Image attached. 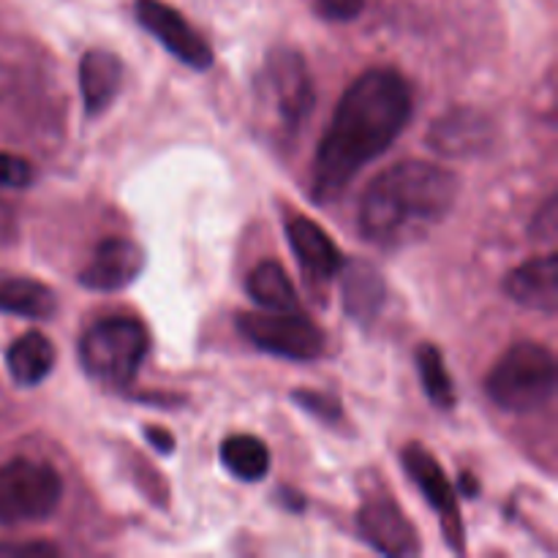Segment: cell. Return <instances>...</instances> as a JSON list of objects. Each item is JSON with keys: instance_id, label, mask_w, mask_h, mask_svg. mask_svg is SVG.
Here are the masks:
<instances>
[{"instance_id": "1", "label": "cell", "mask_w": 558, "mask_h": 558, "mask_svg": "<svg viewBox=\"0 0 558 558\" xmlns=\"http://www.w3.org/2000/svg\"><path fill=\"white\" fill-rule=\"evenodd\" d=\"M412 87L398 71L371 69L349 85L332 112L311 169V199L332 205L357 172L379 158L412 120Z\"/></svg>"}, {"instance_id": "2", "label": "cell", "mask_w": 558, "mask_h": 558, "mask_svg": "<svg viewBox=\"0 0 558 558\" xmlns=\"http://www.w3.org/2000/svg\"><path fill=\"white\" fill-rule=\"evenodd\" d=\"M461 180L428 161H401L371 180L360 202V232L381 248H407L428 238L456 207Z\"/></svg>"}, {"instance_id": "3", "label": "cell", "mask_w": 558, "mask_h": 558, "mask_svg": "<svg viewBox=\"0 0 558 558\" xmlns=\"http://www.w3.org/2000/svg\"><path fill=\"white\" fill-rule=\"evenodd\" d=\"M485 392L505 412L529 414L543 409L556 392V360L539 343H515L485 379Z\"/></svg>"}, {"instance_id": "4", "label": "cell", "mask_w": 558, "mask_h": 558, "mask_svg": "<svg viewBox=\"0 0 558 558\" xmlns=\"http://www.w3.org/2000/svg\"><path fill=\"white\" fill-rule=\"evenodd\" d=\"M150 341L136 319L112 316L82 336L80 363L93 381L107 387H129L140 374Z\"/></svg>"}, {"instance_id": "5", "label": "cell", "mask_w": 558, "mask_h": 558, "mask_svg": "<svg viewBox=\"0 0 558 558\" xmlns=\"http://www.w3.org/2000/svg\"><path fill=\"white\" fill-rule=\"evenodd\" d=\"M265 118L272 120L276 134L292 140L314 109V80L294 49H272L259 74L256 90Z\"/></svg>"}, {"instance_id": "6", "label": "cell", "mask_w": 558, "mask_h": 558, "mask_svg": "<svg viewBox=\"0 0 558 558\" xmlns=\"http://www.w3.org/2000/svg\"><path fill=\"white\" fill-rule=\"evenodd\" d=\"M63 499L60 474L49 463L14 458L0 469V523L25 526L47 521Z\"/></svg>"}, {"instance_id": "7", "label": "cell", "mask_w": 558, "mask_h": 558, "mask_svg": "<svg viewBox=\"0 0 558 558\" xmlns=\"http://www.w3.org/2000/svg\"><path fill=\"white\" fill-rule=\"evenodd\" d=\"M238 330L262 352L294 360V363H311L325 352V332L314 322L292 311L240 314Z\"/></svg>"}, {"instance_id": "8", "label": "cell", "mask_w": 558, "mask_h": 558, "mask_svg": "<svg viewBox=\"0 0 558 558\" xmlns=\"http://www.w3.org/2000/svg\"><path fill=\"white\" fill-rule=\"evenodd\" d=\"M134 11L140 25L145 27L147 33H153V38H156L161 47H167L180 63H185L189 69L196 71L210 69V44L183 20L180 11H174L172 5H167L163 0H136Z\"/></svg>"}, {"instance_id": "9", "label": "cell", "mask_w": 558, "mask_h": 558, "mask_svg": "<svg viewBox=\"0 0 558 558\" xmlns=\"http://www.w3.org/2000/svg\"><path fill=\"white\" fill-rule=\"evenodd\" d=\"M401 461H403V469L409 472V477L414 480V485L423 490L425 501L439 512L441 529H445V539L458 550V554H461L463 550L461 507H458L456 488H452L450 480H447L445 469L439 466V461H436L423 445L403 447Z\"/></svg>"}, {"instance_id": "10", "label": "cell", "mask_w": 558, "mask_h": 558, "mask_svg": "<svg viewBox=\"0 0 558 558\" xmlns=\"http://www.w3.org/2000/svg\"><path fill=\"white\" fill-rule=\"evenodd\" d=\"M357 526L365 543L385 556H420V537L401 507L390 496H371L357 512Z\"/></svg>"}, {"instance_id": "11", "label": "cell", "mask_w": 558, "mask_h": 558, "mask_svg": "<svg viewBox=\"0 0 558 558\" xmlns=\"http://www.w3.org/2000/svg\"><path fill=\"white\" fill-rule=\"evenodd\" d=\"M145 251L129 238H107L93 251V259L80 272V283L93 292H118L145 270Z\"/></svg>"}, {"instance_id": "12", "label": "cell", "mask_w": 558, "mask_h": 558, "mask_svg": "<svg viewBox=\"0 0 558 558\" xmlns=\"http://www.w3.org/2000/svg\"><path fill=\"white\" fill-rule=\"evenodd\" d=\"M428 145L447 158H472L494 145V125L477 109H452L434 123Z\"/></svg>"}, {"instance_id": "13", "label": "cell", "mask_w": 558, "mask_h": 558, "mask_svg": "<svg viewBox=\"0 0 558 558\" xmlns=\"http://www.w3.org/2000/svg\"><path fill=\"white\" fill-rule=\"evenodd\" d=\"M505 292L526 308L556 314L558 308V256L545 254L523 262L505 278Z\"/></svg>"}, {"instance_id": "14", "label": "cell", "mask_w": 558, "mask_h": 558, "mask_svg": "<svg viewBox=\"0 0 558 558\" xmlns=\"http://www.w3.org/2000/svg\"><path fill=\"white\" fill-rule=\"evenodd\" d=\"M287 238L298 259L303 262L305 270L316 278H332L338 276L343 265L341 251L330 240V234L305 216L289 218L287 223Z\"/></svg>"}, {"instance_id": "15", "label": "cell", "mask_w": 558, "mask_h": 558, "mask_svg": "<svg viewBox=\"0 0 558 558\" xmlns=\"http://www.w3.org/2000/svg\"><path fill=\"white\" fill-rule=\"evenodd\" d=\"M123 85V65L107 49H90L80 63V87L87 114L107 112Z\"/></svg>"}, {"instance_id": "16", "label": "cell", "mask_w": 558, "mask_h": 558, "mask_svg": "<svg viewBox=\"0 0 558 558\" xmlns=\"http://www.w3.org/2000/svg\"><path fill=\"white\" fill-rule=\"evenodd\" d=\"M341 278H343V305H347V314L357 322H374L376 314L385 305V281H381V272L376 270L368 262H347L341 265Z\"/></svg>"}, {"instance_id": "17", "label": "cell", "mask_w": 558, "mask_h": 558, "mask_svg": "<svg viewBox=\"0 0 558 558\" xmlns=\"http://www.w3.org/2000/svg\"><path fill=\"white\" fill-rule=\"evenodd\" d=\"M5 368H9V376L14 379V385H41L54 368V347L41 332H25L5 352Z\"/></svg>"}, {"instance_id": "18", "label": "cell", "mask_w": 558, "mask_h": 558, "mask_svg": "<svg viewBox=\"0 0 558 558\" xmlns=\"http://www.w3.org/2000/svg\"><path fill=\"white\" fill-rule=\"evenodd\" d=\"M58 298L49 287L22 276H0V314L25 319H52Z\"/></svg>"}, {"instance_id": "19", "label": "cell", "mask_w": 558, "mask_h": 558, "mask_svg": "<svg viewBox=\"0 0 558 558\" xmlns=\"http://www.w3.org/2000/svg\"><path fill=\"white\" fill-rule=\"evenodd\" d=\"M221 463L229 474L243 483H259L270 472V452L265 441L248 434H234L223 439Z\"/></svg>"}, {"instance_id": "20", "label": "cell", "mask_w": 558, "mask_h": 558, "mask_svg": "<svg viewBox=\"0 0 558 558\" xmlns=\"http://www.w3.org/2000/svg\"><path fill=\"white\" fill-rule=\"evenodd\" d=\"M245 289H248L251 298L259 305H265L267 311L298 308V292H294L287 270H283L278 262H259V265L248 272Z\"/></svg>"}, {"instance_id": "21", "label": "cell", "mask_w": 558, "mask_h": 558, "mask_svg": "<svg viewBox=\"0 0 558 558\" xmlns=\"http://www.w3.org/2000/svg\"><path fill=\"white\" fill-rule=\"evenodd\" d=\"M417 371L420 379H423V390L430 401L439 409H452L458 403L456 385H452V376L447 374L445 360H441V352L434 347V343H423L417 349Z\"/></svg>"}, {"instance_id": "22", "label": "cell", "mask_w": 558, "mask_h": 558, "mask_svg": "<svg viewBox=\"0 0 558 558\" xmlns=\"http://www.w3.org/2000/svg\"><path fill=\"white\" fill-rule=\"evenodd\" d=\"M292 401L298 403V407H303L308 414L319 417L322 423H336V420L343 414L341 403H338L336 398L322 396V392H314V390L292 392Z\"/></svg>"}, {"instance_id": "23", "label": "cell", "mask_w": 558, "mask_h": 558, "mask_svg": "<svg viewBox=\"0 0 558 558\" xmlns=\"http://www.w3.org/2000/svg\"><path fill=\"white\" fill-rule=\"evenodd\" d=\"M31 161L14 153H0V189H27L33 183Z\"/></svg>"}, {"instance_id": "24", "label": "cell", "mask_w": 558, "mask_h": 558, "mask_svg": "<svg viewBox=\"0 0 558 558\" xmlns=\"http://www.w3.org/2000/svg\"><path fill=\"white\" fill-rule=\"evenodd\" d=\"M365 0H319L322 14L330 16V20L338 22H349L363 11Z\"/></svg>"}, {"instance_id": "25", "label": "cell", "mask_w": 558, "mask_h": 558, "mask_svg": "<svg viewBox=\"0 0 558 558\" xmlns=\"http://www.w3.org/2000/svg\"><path fill=\"white\" fill-rule=\"evenodd\" d=\"M16 556H27V558H52L58 556V548L47 543H20V545H0V558H16Z\"/></svg>"}, {"instance_id": "26", "label": "cell", "mask_w": 558, "mask_h": 558, "mask_svg": "<svg viewBox=\"0 0 558 558\" xmlns=\"http://www.w3.org/2000/svg\"><path fill=\"white\" fill-rule=\"evenodd\" d=\"M532 238L537 240V243L539 240L550 243V240L556 238V202L554 199H550L548 205L539 210L537 221H534V227H532Z\"/></svg>"}, {"instance_id": "27", "label": "cell", "mask_w": 558, "mask_h": 558, "mask_svg": "<svg viewBox=\"0 0 558 558\" xmlns=\"http://www.w3.org/2000/svg\"><path fill=\"white\" fill-rule=\"evenodd\" d=\"M147 439L153 441V447H156L158 452H172V447H174L172 436L161 428H147Z\"/></svg>"}, {"instance_id": "28", "label": "cell", "mask_w": 558, "mask_h": 558, "mask_svg": "<svg viewBox=\"0 0 558 558\" xmlns=\"http://www.w3.org/2000/svg\"><path fill=\"white\" fill-rule=\"evenodd\" d=\"M461 488H463V496H477L480 485H477V480L469 477V474H463V477H461Z\"/></svg>"}]
</instances>
